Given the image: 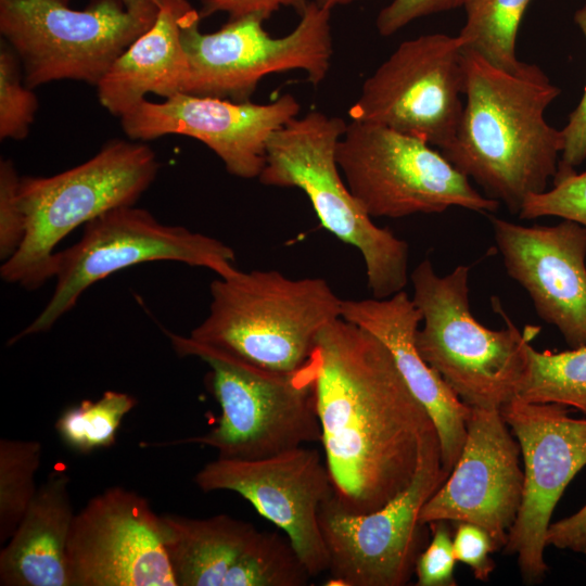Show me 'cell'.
<instances>
[{
	"instance_id": "26",
	"label": "cell",
	"mask_w": 586,
	"mask_h": 586,
	"mask_svg": "<svg viewBox=\"0 0 586 586\" xmlns=\"http://www.w3.org/2000/svg\"><path fill=\"white\" fill-rule=\"evenodd\" d=\"M310 577L286 535L259 531L222 586H305Z\"/></svg>"
},
{
	"instance_id": "20",
	"label": "cell",
	"mask_w": 586,
	"mask_h": 586,
	"mask_svg": "<svg viewBox=\"0 0 586 586\" xmlns=\"http://www.w3.org/2000/svg\"><path fill=\"white\" fill-rule=\"evenodd\" d=\"M341 318L371 332L388 348L406 384L435 426L442 464L450 473L467 437L470 407L420 356L415 337L422 316L412 298L400 291L386 298L343 300Z\"/></svg>"
},
{
	"instance_id": "16",
	"label": "cell",
	"mask_w": 586,
	"mask_h": 586,
	"mask_svg": "<svg viewBox=\"0 0 586 586\" xmlns=\"http://www.w3.org/2000/svg\"><path fill=\"white\" fill-rule=\"evenodd\" d=\"M193 481L205 493L239 494L285 533L311 577L327 572L329 557L318 517L335 493L319 450L300 446L257 460L217 457Z\"/></svg>"
},
{
	"instance_id": "7",
	"label": "cell",
	"mask_w": 586,
	"mask_h": 586,
	"mask_svg": "<svg viewBox=\"0 0 586 586\" xmlns=\"http://www.w3.org/2000/svg\"><path fill=\"white\" fill-rule=\"evenodd\" d=\"M160 168L142 142L115 139L85 163L49 177H21L25 238L3 262L1 278L35 290L53 278L56 246L74 229L102 214L135 205Z\"/></svg>"
},
{
	"instance_id": "23",
	"label": "cell",
	"mask_w": 586,
	"mask_h": 586,
	"mask_svg": "<svg viewBox=\"0 0 586 586\" xmlns=\"http://www.w3.org/2000/svg\"><path fill=\"white\" fill-rule=\"evenodd\" d=\"M161 518L177 586H222L230 569L259 533L252 523L228 514Z\"/></svg>"
},
{
	"instance_id": "34",
	"label": "cell",
	"mask_w": 586,
	"mask_h": 586,
	"mask_svg": "<svg viewBox=\"0 0 586 586\" xmlns=\"http://www.w3.org/2000/svg\"><path fill=\"white\" fill-rule=\"evenodd\" d=\"M453 546L457 561L470 566L476 579L488 581L495 569L491 553L496 551V547L486 530L473 523L459 522Z\"/></svg>"
},
{
	"instance_id": "2",
	"label": "cell",
	"mask_w": 586,
	"mask_h": 586,
	"mask_svg": "<svg viewBox=\"0 0 586 586\" xmlns=\"http://www.w3.org/2000/svg\"><path fill=\"white\" fill-rule=\"evenodd\" d=\"M464 105L453 142L442 154L486 196L519 214L547 190L562 150L561 130L546 122L561 89L536 64L504 71L463 48Z\"/></svg>"
},
{
	"instance_id": "22",
	"label": "cell",
	"mask_w": 586,
	"mask_h": 586,
	"mask_svg": "<svg viewBox=\"0 0 586 586\" xmlns=\"http://www.w3.org/2000/svg\"><path fill=\"white\" fill-rule=\"evenodd\" d=\"M69 477L55 473L40 487L0 552L1 586H69L67 542L75 517Z\"/></svg>"
},
{
	"instance_id": "28",
	"label": "cell",
	"mask_w": 586,
	"mask_h": 586,
	"mask_svg": "<svg viewBox=\"0 0 586 586\" xmlns=\"http://www.w3.org/2000/svg\"><path fill=\"white\" fill-rule=\"evenodd\" d=\"M42 445L30 440H0V542L7 543L30 506L37 487Z\"/></svg>"
},
{
	"instance_id": "31",
	"label": "cell",
	"mask_w": 586,
	"mask_h": 586,
	"mask_svg": "<svg viewBox=\"0 0 586 586\" xmlns=\"http://www.w3.org/2000/svg\"><path fill=\"white\" fill-rule=\"evenodd\" d=\"M21 177L11 160L0 162V258L12 257L26 233V219L18 196Z\"/></svg>"
},
{
	"instance_id": "33",
	"label": "cell",
	"mask_w": 586,
	"mask_h": 586,
	"mask_svg": "<svg viewBox=\"0 0 586 586\" xmlns=\"http://www.w3.org/2000/svg\"><path fill=\"white\" fill-rule=\"evenodd\" d=\"M574 21L586 40V4L576 11ZM561 135L562 150L553 178L575 171V168L586 160V86L578 105L561 129Z\"/></svg>"
},
{
	"instance_id": "36",
	"label": "cell",
	"mask_w": 586,
	"mask_h": 586,
	"mask_svg": "<svg viewBox=\"0 0 586 586\" xmlns=\"http://www.w3.org/2000/svg\"><path fill=\"white\" fill-rule=\"evenodd\" d=\"M307 2V0H202L199 12L201 18L225 12L229 15L228 20L250 14H258L267 20L281 7H291L301 12Z\"/></svg>"
},
{
	"instance_id": "10",
	"label": "cell",
	"mask_w": 586,
	"mask_h": 586,
	"mask_svg": "<svg viewBox=\"0 0 586 586\" xmlns=\"http://www.w3.org/2000/svg\"><path fill=\"white\" fill-rule=\"evenodd\" d=\"M234 259L233 250L224 242L181 226L165 225L146 209L129 205L109 211L86 224L75 244L56 252L55 286L50 300L8 344L49 331L88 288L122 269L173 260L226 277L237 269Z\"/></svg>"
},
{
	"instance_id": "32",
	"label": "cell",
	"mask_w": 586,
	"mask_h": 586,
	"mask_svg": "<svg viewBox=\"0 0 586 586\" xmlns=\"http://www.w3.org/2000/svg\"><path fill=\"white\" fill-rule=\"evenodd\" d=\"M432 538L417 559L418 586H456L453 538L446 521L430 523Z\"/></svg>"
},
{
	"instance_id": "5",
	"label": "cell",
	"mask_w": 586,
	"mask_h": 586,
	"mask_svg": "<svg viewBox=\"0 0 586 586\" xmlns=\"http://www.w3.org/2000/svg\"><path fill=\"white\" fill-rule=\"evenodd\" d=\"M166 334L179 356L208 365L221 415L205 434L153 446L199 444L219 458L257 460L321 442L310 358L296 371H271L190 336Z\"/></svg>"
},
{
	"instance_id": "8",
	"label": "cell",
	"mask_w": 586,
	"mask_h": 586,
	"mask_svg": "<svg viewBox=\"0 0 586 586\" xmlns=\"http://www.w3.org/2000/svg\"><path fill=\"white\" fill-rule=\"evenodd\" d=\"M158 8L94 0H0V33L16 53L29 88L56 80L97 86L120 54L154 23Z\"/></svg>"
},
{
	"instance_id": "17",
	"label": "cell",
	"mask_w": 586,
	"mask_h": 586,
	"mask_svg": "<svg viewBox=\"0 0 586 586\" xmlns=\"http://www.w3.org/2000/svg\"><path fill=\"white\" fill-rule=\"evenodd\" d=\"M520 456L500 409L470 408L460 456L422 506L419 521L473 523L488 532L496 551L505 548L522 501Z\"/></svg>"
},
{
	"instance_id": "9",
	"label": "cell",
	"mask_w": 586,
	"mask_h": 586,
	"mask_svg": "<svg viewBox=\"0 0 586 586\" xmlns=\"http://www.w3.org/2000/svg\"><path fill=\"white\" fill-rule=\"evenodd\" d=\"M292 31L271 37L258 14L228 20L214 33H202L200 12L181 20V42L188 62L183 93L249 101L267 75L303 71L318 86L328 75L333 53L331 10L307 2Z\"/></svg>"
},
{
	"instance_id": "1",
	"label": "cell",
	"mask_w": 586,
	"mask_h": 586,
	"mask_svg": "<svg viewBox=\"0 0 586 586\" xmlns=\"http://www.w3.org/2000/svg\"><path fill=\"white\" fill-rule=\"evenodd\" d=\"M310 364L324 461L339 504L373 512L412 481L435 428L371 332L339 318L319 333Z\"/></svg>"
},
{
	"instance_id": "39",
	"label": "cell",
	"mask_w": 586,
	"mask_h": 586,
	"mask_svg": "<svg viewBox=\"0 0 586 586\" xmlns=\"http://www.w3.org/2000/svg\"><path fill=\"white\" fill-rule=\"evenodd\" d=\"M126 8L136 7L141 4H153L157 8L161 7L164 0H120Z\"/></svg>"
},
{
	"instance_id": "13",
	"label": "cell",
	"mask_w": 586,
	"mask_h": 586,
	"mask_svg": "<svg viewBox=\"0 0 586 586\" xmlns=\"http://www.w3.org/2000/svg\"><path fill=\"white\" fill-rule=\"evenodd\" d=\"M463 47L458 35L440 33L403 41L365 80L349 117L446 149L464 105Z\"/></svg>"
},
{
	"instance_id": "40",
	"label": "cell",
	"mask_w": 586,
	"mask_h": 586,
	"mask_svg": "<svg viewBox=\"0 0 586 586\" xmlns=\"http://www.w3.org/2000/svg\"><path fill=\"white\" fill-rule=\"evenodd\" d=\"M583 552L586 555V548H585V550Z\"/></svg>"
},
{
	"instance_id": "15",
	"label": "cell",
	"mask_w": 586,
	"mask_h": 586,
	"mask_svg": "<svg viewBox=\"0 0 586 586\" xmlns=\"http://www.w3.org/2000/svg\"><path fill=\"white\" fill-rule=\"evenodd\" d=\"M66 555L69 586H177L161 515L120 486L75 513Z\"/></svg>"
},
{
	"instance_id": "30",
	"label": "cell",
	"mask_w": 586,
	"mask_h": 586,
	"mask_svg": "<svg viewBox=\"0 0 586 586\" xmlns=\"http://www.w3.org/2000/svg\"><path fill=\"white\" fill-rule=\"evenodd\" d=\"M520 219L555 216L586 228V170L552 179V188L530 195L518 214Z\"/></svg>"
},
{
	"instance_id": "37",
	"label": "cell",
	"mask_w": 586,
	"mask_h": 586,
	"mask_svg": "<svg viewBox=\"0 0 586 586\" xmlns=\"http://www.w3.org/2000/svg\"><path fill=\"white\" fill-rule=\"evenodd\" d=\"M546 544L559 549L583 552L586 548V505L574 514L550 523Z\"/></svg>"
},
{
	"instance_id": "14",
	"label": "cell",
	"mask_w": 586,
	"mask_h": 586,
	"mask_svg": "<svg viewBox=\"0 0 586 586\" xmlns=\"http://www.w3.org/2000/svg\"><path fill=\"white\" fill-rule=\"evenodd\" d=\"M519 442L523 459V493L509 531L505 553L517 556L526 584L540 583L546 534L564 489L586 466V419L569 417L566 406L514 398L500 408Z\"/></svg>"
},
{
	"instance_id": "25",
	"label": "cell",
	"mask_w": 586,
	"mask_h": 586,
	"mask_svg": "<svg viewBox=\"0 0 586 586\" xmlns=\"http://www.w3.org/2000/svg\"><path fill=\"white\" fill-rule=\"evenodd\" d=\"M527 370L517 398L556 403L586 416V346L564 352H538L525 345Z\"/></svg>"
},
{
	"instance_id": "19",
	"label": "cell",
	"mask_w": 586,
	"mask_h": 586,
	"mask_svg": "<svg viewBox=\"0 0 586 586\" xmlns=\"http://www.w3.org/2000/svg\"><path fill=\"white\" fill-rule=\"evenodd\" d=\"M491 221L509 277L527 292L539 318L570 347L586 346V228L568 219L555 226Z\"/></svg>"
},
{
	"instance_id": "38",
	"label": "cell",
	"mask_w": 586,
	"mask_h": 586,
	"mask_svg": "<svg viewBox=\"0 0 586 586\" xmlns=\"http://www.w3.org/2000/svg\"><path fill=\"white\" fill-rule=\"evenodd\" d=\"M311 1H314L317 5L323 9L332 10L333 8L337 5H346V4L357 2V1H362V0H311Z\"/></svg>"
},
{
	"instance_id": "29",
	"label": "cell",
	"mask_w": 586,
	"mask_h": 586,
	"mask_svg": "<svg viewBox=\"0 0 586 586\" xmlns=\"http://www.w3.org/2000/svg\"><path fill=\"white\" fill-rule=\"evenodd\" d=\"M16 53L5 42L0 48V139L27 137L38 110V100L21 74Z\"/></svg>"
},
{
	"instance_id": "6",
	"label": "cell",
	"mask_w": 586,
	"mask_h": 586,
	"mask_svg": "<svg viewBox=\"0 0 586 586\" xmlns=\"http://www.w3.org/2000/svg\"><path fill=\"white\" fill-rule=\"evenodd\" d=\"M346 127L342 118L318 111L292 118L270 137L258 179L302 190L321 226L361 254L372 297L386 298L408 283L409 246L377 226L348 189L336 162Z\"/></svg>"
},
{
	"instance_id": "12",
	"label": "cell",
	"mask_w": 586,
	"mask_h": 586,
	"mask_svg": "<svg viewBox=\"0 0 586 586\" xmlns=\"http://www.w3.org/2000/svg\"><path fill=\"white\" fill-rule=\"evenodd\" d=\"M448 475L433 428L421 441L412 481L386 505L358 514L345 510L335 495L326 500L318 518L329 557L327 585H407L426 546L420 510Z\"/></svg>"
},
{
	"instance_id": "24",
	"label": "cell",
	"mask_w": 586,
	"mask_h": 586,
	"mask_svg": "<svg viewBox=\"0 0 586 586\" xmlns=\"http://www.w3.org/2000/svg\"><path fill=\"white\" fill-rule=\"evenodd\" d=\"M531 0H466V22L458 34L470 49L491 64L517 71L522 61L515 42L523 15Z\"/></svg>"
},
{
	"instance_id": "27",
	"label": "cell",
	"mask_w": 586,
	"mask_h": 586,
	"mask_svg": "<svg viewBox=\"0 0 586 586\" xmlns=\"http://www.w3.org/2000/svg\"><path fill=\"white\" fill-rule=\"evenodd\" d=\"M137 405L124 392L105 391L97 400L85 399L66 409L55 422V430L71 449L88 454L112 446L120 423Z\"/></svg>"
},
{
	"instance_id": "21",
	"label": "cell",
	"mask_w": 586,
	"mask_h": 586,
	"mask_svg": "<svg viewBox=\"0 0 586 586\" xmlns=\"http://www.w3.org/2000/svg\"><path fill=\"white\" fill-rule=\"evenodd\" d=\"M192 8L188 0H164L153 25L113 63L97 85L98 99L122 117L149 93L170 98L182 92L188 62L181 42V20Z\"/></svg>"
},
{
	"instance_id": "3",
	"label": "cell",
	"mask_w": 586,
	"mask_h": 586,
	"mask_svg": "<svg viewBox=\"0 0 586 586\" xmlns=\"http://www.w3.org/2000/svg\"><path fill=\"white\" fill-rule=\"evenodd\" d=\"M469 278V266L440 276L428 258L412 270L411 298L423 321L416 347L463 404L500 409L519 395L527 370L525 345L538 328L520 332L496 297L493 308L507 328L481 324L471 311Z\"/></svg>"
},
{
	"instance_id": "11",
	"label": "cell",
	"mask_w": 586,
	"mask_h": 586,
	"mask_svg": "<svg viewBox=\"0 0 586 586\" xmlns=\"http://www.w3.org/2000/svg\"><path fill=\"white\" fill-rule=\"evenodd\" d=\"M352 194L371 217L443 213L456 206L495 213L499 202L481 194L446 157L413 136L352 120L336 148Z\"/></svg>"
},
{
	"instance_id": "4",
	"label": "cell",
	"mask_w": 586,
	"mask_h": 586,
	"mask_svg": "<svg viewBox=\"0 0 586 586\" xmlns=\"http://www.w3.org/2000/svg\"><path fill=\"white\" fill-rule=\"evenodd\" d=\"M342 301L321 278L235 269L211 283L208 315L189 336L257 367L293 372L309 360L320 331L341 318Z\"/></svg>"
},
{
	"instance_id": "18",
	"label": "cell",
	"mask_w": 586,
	"mask_h": 586,
	"mask_svg": "<svg viewBox=\"0 0 586 586\" xmlns=\"http://www.w3.org/2000/svg\"><path fill=\"white\" fill-rule=\"evenodd\" d=\"M300 109L291 93L257 104L180 92L158 103L143 100L120 123L136 141L167 135L194 138L222 161L229 174L253 179L265 166L270 137L298 116Z\"/></svg>"
},
{
	"instance_id": "35",
	"label": "cell",
	"mask_w": 586,
	"mask_h": 586,
	"mask_svg": "<svg viewBox=\"0 0 586 586\" xmlns=\"http://www.w3.org/2000/svg\"><path fill=\"white\" fill-rule=\"evenodd\" d=\"M466 0H392L378 14L380 35L391 36L415 20L463 7Z\"/></svg>"
}]
</instances>
